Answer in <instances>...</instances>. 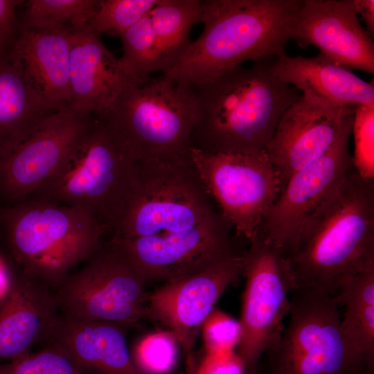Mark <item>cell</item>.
I'll use <instances>...</instances> for the list:
<instances>
[{
    "mask_svg": "<svg viewBox=\"0 0 374 374\" xmlns=\"http://www.w3.org/2000/svg\"><path fill=\"white\" fill-rule=\"evenodd\" d=\"M0 374H82L68 355L57 346L43 344L42 349L0 364Z\"/></svg>",
    "mask_w": 374,
    "mask_h": 374,
    "instance_id": "f1b7e54d",
    "label": "cell"
},
{
    "mask_svg": "<svg viewBox=\"0 0 374 374\" xmlns=\"http://www.w3.org/2000/svg\"><path fill=\"white\" fill-rule=\"evenodd\" d=\"M20 0H0V46L10 47L18 37L21 26L16 17V8L23 3Z\"/></svg>",
    "mask_w": 374,
    "mask_h": 374,
    "instance_id": "d6a6232c",
    "label": "cell"
},
{
    "mask_svg": "<svg viewBox=\"0 0 374 374\" xmlns=\"http://www.w3.org/2000/svg\"><path fill=\"white\" fill-rule=\"evenodd\" d=\"M199 116L195 88L161 73L125 86L103 118L140 163H179L190 161Z\"/></svg>",
    "mask_w": 374,
    "mask_h": 374,
    "instance_id": "52a82bcc",
    "label": "cell"
},
{
    "mask_svg": "<svg viewBox=\"0 0 374 374\" xmlns=\"http://www.w3.org/2000/svg\"><path fill=\"white\" fill-rule=\"evenodd\" d=\"M18 268L0 244V303L9 293Z\"/></svg>",
    "mask_w": 374,
    "mask_h": 374,
    "instance_id": "836d02e7",
    "label": "cell"
},
{
    "mask_svg": "<svg viewBox=\"0 0 374 374\" xmlns=\"http://www.w3.org/2000/svg\"><path fill=\"white\" fill-rule=\"evenodd\" d=\"M100 0H30L21 28H53L75 35L87 30Z\"/></svg>",
    "mask_w": 374,
    "mask_h": 374,
    "instance_id": "d4e9b609",
    "label": "cell"
},
{
    "mask_svg": "<svg viewBox=\"0 0 374 374\" xmlns=\"http://www.w3.org/2000/svg\"><path fill=\"white\" fill-rule=\"evenodd\" d=\"M70 107L103 117L123 88L132 83L118 58L105 46L100 35L86 30L71 35Z\"/></svg>",
    "mask_w": 374,
    "mask_h": 374,
    "instance_id": "ffe728a7",
    "label": "cell"
},
{
    "mask_svg": "<svg viewBox=\"0 0 374 374\" xmlns=\"http://www.w3.org/2000/svg\"><path fill=\"white\" fill-rule=\"evenodd\" d=\"M291 39L350 70L374 73V44L361 25L353 0H303L294 15Z\"/></svg>",
    "mask_w": 374,
    "mask_h": 374,
    "instance_id": "2e32d148",
    "label": "cell"
},
{
    "mask_svg": "<svg viewBox=\"0 0 374 374\" xmlns=\"http://www.w3.org/2000/svg\"><path fill=\"white\" fill-rule=\"evenodd\" d=\"M190 159L226 223L253 241L285 186L266 152L213 153L192 148Z\"/></svg>",
    "mask_w": 374,
    "mask_h": 374,
    "instance_id": "9c48e42d",
    "label": "cell"
},
{
    "mask_svg": "<svg viewBox=\"0 0 374 374\" xmlns=\"http://www.w3.org/2000/svg\"><path fill=\"white\" fill-rule=\"evenodd\" d=\"M355 107L332 106L301 94L286 109L265 151L285 184L293 173L330 149L353 118Z\"/></svg>",
    "mask_w": 374,
    "mask_h": 374,
    "instance_id": "9a60e30c",
    "label": "cell"
},
{
    "mask_svg": "<svg viewBox=\"0 0 374 374\" xmlns=\"http://www.w3.org/2000/svg\"><path fill=\"white\" fill-rule=\"evenodd\" d=\"M287 256L294 288L332 296L343 278L374 269L373 180L351 170Z\"/></svg>",
    "mask_w": 374,
    "mask_h": 374,
    "instance_id": "277c9868",
    "label": "cell"
},
{
    "mask_svg": "<svg viewBox=\"0 0 374 374\" xmlns=\"http://www.w3.org/2000/svg\"><path fill=\"white\" fill-rule=\"evenodd\" d=\"M207 353L232 351L240 337V322L218 309H213L201 326Z\"/></svg>",
    "mask_w": 374,
    "mask_h": 374,
    "instance_id": "4dcf8cb0",
    "label": "cell"
},
{
    "mask_svg": "<svg viewBox=\"0 0 374 374\" xmlns=\"http://www.w3.org/2000/svg\"><path fill=\"white\" fill-rule=\"evenodd\" d=\"M71 34L53 28H24L10 47L14 60L54 111L70 107Z\"/></svg>",
    "mask_w": 374,
    "mask_h": 374,
    "instance_id": "d6986e66",
    "label": "cell"
},
{
    "mask_svg": "<svg viewBox=\"0 0 374 374\" xmlns=\"http://www.w3.org/2000/svg\"><path fill=\"white\" fill-rule=\"evenodd\" d=\"M246 279L237 355L244 374H255L265 352L280 337L295 287L286 253L258 235L244 253Z\"/></svg>",
    "mask_w": 374,
    "mask_h": 374,
    "instance_id": "30bf717a",
    "label": "cell"
},
{
    "mask_svg": "<svg viewBox=\"0 0 374 374\" xmlns=\"http://www.w3.org/2000/svg\"><path fill=\"white\" fill-rule=\"evenodd\" d=\"M276 57L239 65L193 87L200 116L193 148L207 152L266 151L278 123L301 93L282 82L274 71Z\"/></svg>",
    "mask_w": 374,
    "mask_h": 374,
    "instance_id": "7a4b0ae2",
    "label": "cell"
},
{
    "mask_svg": "<svg viewBox=\"0 0 374 374\" xmlns=\"http://www.w3.org/2000/svg\"><path fill=\"white\" fill-rule=\"evenodd\" d=\"M123 54L121 68L134 84H141L157 71L163 72L161 52L149 15L121 33Z\"/></svg>",
    "mask_w": 374,
    "mask_h": 374,
    "instance_id": "484cf974",
    "label": "cell"
},
{
    "mask_svg": "<svg viewBox=\"0 0 374 374\" xmlns=\"http://www.w3.org/2000/svg\"><path fill=\"white\" fill-rule=\"evenodd\" d=\"M55 112L28 82L10 47L1 48L0 159Z\"/></svg>",
    "mask_w": 374,
    "mask_h": 374,
    "instance_id": "7402d4cb",
    "label": "cell"
},
{
    "mask_svg": "<svg viewBox=\"0 0 374 374\" xmlns=\"http://www.w3.org/2000/svg\"><path fill=\"white\" fill-rule=\"evenodd\" d=\"M140 169L121 136L98 117L56 172L30 197L82 208L105 233H114L137 189Z\"/></svg>",
    "mask_w": 374,
    "mask_h": 374,
    "instance_id": "8992f818",
    "label": "cell"
},
{
    "mask_svg": "<svg viewBox=\"0 0 374 374\" xmlns=\"http://www.w3.org/2000/svg\"><path fill=\"white\" fill-rule=\"evenodd\" d=\"M105 233L87 210L28 197L0 208V244L17 267L53 292L101 245Z\"/></svg>",
    "mask_w": 374,
    "mask_h": 374,
    "instance_id": "5b68a950",
    "label": "cell"
},
{
    "mask_svg": "<svg viewBox=\"0 0 374 374\" xmlns=\"http://www.w3.org/2000/svg\"><path fill=\"white\" fill-rule=\"evenodd\" d=\"M302 1H202V34L162 74L193 86L247 60L286 53L292 21Z\"/></svg>",
    "mask_w": 374,
    "mask_h": 374,
    "instance_id": "3957f363",
    "label": "cell"
},
{
    "mask_svg": "<svg viewBox=\"0 0 374 374\" xmlns=\"http://www.w3.org/2000/svg\"><path fill=\"white\" fill-rule=\"evenodd\" d=\"M202 0H159L149 12L163 66L168 72L191 44L189 33L200 21Z\"/></svg>",
    "mask_w": 374,
    "mask_h": 374,
    "instance_id": "cb8c5ba5",
    "label": "cell"
},
{
    "mask_svg": "<svg viewBox=\"0 0 374 374\" xmlns=\"http://www.w3.org/2000/svg\"><path fill=\"white\" fill-rule=\"evenodd\" d=\"M290 321L261 357L255 374H361L373 369L350 344L330 294L296 287Z\"/></svg>",
    "mask_w": 374,
    "mask_h": 374,
    "instance_id": "ba28073f",
    "label": "cell"
},
{
    "mask_svg": "<svg viewBox=\"0 0 374 374\" xmlns=\"http://www.w3.org/2000/svg\"><path fill=\"white\" fill-rule=\"evenodd\" d=\"M59 312L54 292L18 269L0 303V364L19 359L43 344Z\"/></svg>",
    "mask_w": 374,
    "mask_h": 374,
    "instance_id": "ac0fdd59",
    "label": "cell"
},
{
    "mask_svg": "<svg viewBox=\"0 0 374 374\" xmlns=\"http://www.w3.org/2000/svg\"><path fill=\"white\" fill-rule=\"evenodd\" d=\"M373 371H374V369L368 370V371H366L363 372V373H361V374H374Z\"/></svg>",
    "mask_w": 374,
    "mask_h": 374,
    "instance_id": "d590c367",
    "label": "cell"
},
{
    "mask_svg": "<svg viewBox=\"0 0 374 374\" xmlns=\"http://www.w3.org/2000/svg\"><path fill=\"white\" fill-rule=\"evenodd\" d=\"M179 343L169 330L150 333L134 345L131 357L143 374H173L178 363Z\"/></svg>",
    "mask_w": 374,
    "mask_h": 374,
    "instance_id": "4316f807",
    "label": "cell"
},
{
    "mask_svg": "<svg viewBox=\"0 0 374 374\" xmlns=\"http://www.w3.org/2000/svg\"><path fill=\"white\" fill-rule=\"evenodd\" d=\"M96 118L71 107L51 114L0 159V197L10 205L31 196L56 172Z\"/></svg>",
    "mask_w": 374,
    "mask_h": 374,
    "instance_id": "5bb4252c",
    "label": "cell"
},
{
    "mask_svg": "<svg viewBox=\"0 0 374 374\" xmlns=\"http://www.w3.org/2000/svg\"><path fill=\"white\" fill-rule=\"evenodd\" d=\"M332 296L345 306L341 325L346 337L374 365V269L343 278Z\"/></svg>",
    "mask_w": 374,
    "mask_h": 374,
    "instance_id": "603a6c76",
    "label": "cell"
},
{
    "mask_svg": "<svg viewBox=\"0 0 374 374\" xmlns=\"http://www.w3.org/2000/svg\"><path fill=\"white\" fill-rule=\"evenodd\" d=\"M351 134L354 137L353 168L366 180L374 179V107L357 105Z\"/></svg>",
    "mask_w": 374,
    "mask_h": 374,
    "instance_id": "f546056e",
    "label": "cell"
},
{
    "mask_svg": "<svg viewBox=\"0 0 374 374\" xmlns=\"http://www.w3.org/2000/svg\"><path fill=\"white\" fill-rule=\"evenodd\" d=\"M159 0H100L87 30L98 35L114 31L119 35L147 16Z\"/></svg>",
    "mask_w": 374,
    "mask_h": 374,
    "instance_id": "83f0119b",
    "label": "cell"
},
{
    "mask_svg": "<svg viewBox=\"0 0 374 374\" xmlns=\"http://www.w3.org/2000/svg\"><path fill=\"white\" fill-rule=\"evenodd\" d=\"M1 48H3V47H1V46H0V49H1Z\"/></svg>",
    "mask_w": 374,
    "mask_h": 374,
    "instance_id": "8d00e7d4",
    "label": "cell"
},
{
    "mask_svg": "<svg viewBox=\"0 0 374 374\" xmlns=\"http://www.w3.org/2000/svg\"><path fill=\"white\" fill-rule=\"evenodd\" d=\"M244 253L235 249L149 293L147 319L159 322L174 335L184 350L187 374H194L196 368L193 353L196 332L227 287L242 276Z\"/></svg>",
    "mask_w": 374,
    "mask_h": 374,
    "instance_id": "4fadbf2b",
    "label": "cell"
},
{
    "mask_svg": "<svg viewBox=\"0 0 374 374\" xmlns=\"http://www.w3.org/2000/svg\"><path fill=\"white\" fill-rule=\"evenodd\" d=\"M86 261L54 291L60 312L128 328L147 319V283L115 244H101Z\"/></svg>",
    "mask_w": 374,
    "mask_h": 374,
    "instance_id": "8fae6325",
    "label": "cell"
},
{
    "mask_svg": "<svg viewBox=\"0 0 374 374\" xmlns=\"http://www.w3.org/2000/svg\"><path fill=\"white\" fill-rule=\"evenodd\" d=\"M127 328L59 312L44 343L60 347L82 374H143L127 348Z\"/></svg>",
    "mask_w": 374,
    "mask_h": 374,
    "instance_id": "e0dca14e",
    "label": "cell"
},
{
    "mask_svg": "<svg viewBox=\"0 0 374 374\" xmlns=\"http://www.w3.org/2000/svg\"><path fill=\"white\" fill-rule=\"evenodd\" d=\"M274 71L282 82L326 104L374 107L373 81L366 82L321 53L312 57L283 53L276 56Z\"/></svg>",
    "mask_w": 374,
    "mask_h": 374,
    "instance_id": "44dd1931",
    "label": "cell"
},
{
    "mask_svg": "<svg viewBox=\"0 0 374 374\" xmlns=\"http://www.w3.org/2000/svg\"><path fill=\"white\" fill-rule=\"evenodd\" d=\"M194 374H244L237 355L232 351L208 353L201 364L196 367Z\"/></svg>",
    "mask_w": 374,
    "mask_h": 374,
    "instance_id": "1f68e13d",
    "label": "cell"
},
{
    "mask_svg": "<svg viewBox=\"0 0 374 374\" xmlns=\"http://www.w3.org/2000/svg\"><path fill=\"white\" fill-rule=\"evenodd\" d=\"M357 13L361 15L366 26L368 34L374 35V1L353 0Z\"/></svg>",
    "mask_w": 374,
    "mask_h": 374,
    "instance_id": "e575fe53",
    "label": "cell"
},
{
    "mask_svg": "<svg viewBox=\"0 0 374 374\" xmlns=\"http://www.w3.org/2000/svg\"><path fill=\"white\" fill-rule=\"evenodd\" d=\"M353 118L322 157L293 173L266 215L258 235L287 255L337 194L353 170L348 143Z\"/></svg>",
    "mask_w": 374,
    "mask_h": 374,
    "instance_id": "7c38bea8",
    "label": "cell"
},
{
    "mask_svg": "<svg viewBox=\"0 0 374 374\" xmlns=\"http://www.w3.org/2000/svg\"><path fill=\"white\" fill-rule=\"evenodd\" d=\"M140 163L137 189L111 242L146 283L195 273L235 248L191 161Z\"/></svg>",
    "mask_w": 374,
    "mask_h": 374,
    "instance_id": "6da1fadb",
    "label": "cell"
}]
</instances>
